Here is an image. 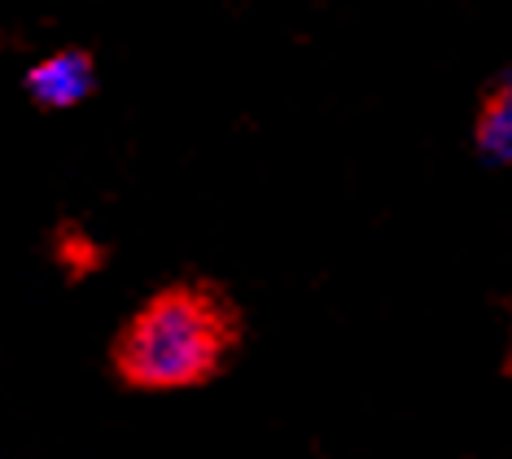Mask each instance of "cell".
Masks as SVG:
<instances>
[{"mask_svg":"<svg viewBox=\"0 0 512 459\" xmlns=\"http://www.w3.org/2000/svg\"><path fill=\"white\" fill-rule=\"evenodd\" d=\"M97 84L92 75V57L79 49H62L49 53L44 62H36L27 70V97L40 105V110H71L79 105Z\"/></svg>","mask_w":512,"mask_h":459,"instance_id":"obj_2","label":"cell"},{"mask_svg":"<svg viewBox=\"0 0 512 459\" xmlns=\"http://www.w3.org/2000/svg\"><path fill=\"white\" fill-rule=\"evenodd\" d=\"M232 320L211 293L171 289L127 324L119 341V368L145 390H184L206 381L228 355Z\"/></svg>","mask_w":512,"mask_h":459,"instance_id":"obj_1","label":"cell"},{"mask_svg":"<svg viewBox=\"0 0 512 459\" xmlns=\"http://www.w3.org/2000/svg\"><path fill=\"white\" fill-rule=\"evenodd\" d=\"M477 149L486 162L512 167V70L499 79V88L486 97L477 114Z\"/></svg>","mask_w":512,"mask_h":459,"instance_id":"obj_3","label":"cell"}]
</instances>
